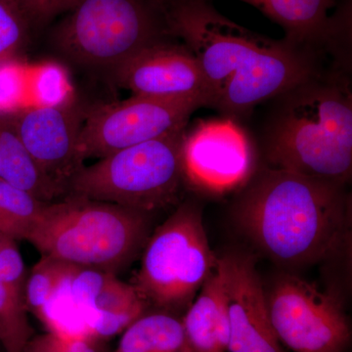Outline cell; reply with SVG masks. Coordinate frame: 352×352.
Wrapping results in <instances>:
<instances>
[{
    "instance_id": "cell-1",
    "label": "cell",
    "mask_w": 352,
    "mask_h": 352,
    "mask_svg": "<svg viewBox=\"0 0 352 352\" xmlns=\"http://www.w3.org/2000/svg\"><path fill=\"white\" fill-rule=\"evenodd\" d=\"M173 38L195 55L208 88V108L239 120L324 69L323 51L261 36L215 9L210 0H177L166 7Z\"/></svg>"
},
{
    "instance_id": "cell-2",
    "label": "cell",
    "mask_w": 352,
    "mask_h": 352,
    "mask_svg": "<svg viewBox=\"0 0 352 352\" xmlns=\"http://www.w3.org/2000/svg\"><path fill=\"white\" fill-rule=\"evenodd\" d=\"M240 226L271 261L300 266L340 251L349 231L344 186L266 166L243 187Z\"/></svg>"
},
{
    "instance_id": "cell-3",
    "label": "cell",
    "mask_w": 352,
    "mask_h": 352,
    "mask_svg": "<svg viewBox=\"0 0 352 352\" xmlns=\"http://www.w3.org/2000/svg\"><path fill=\"white\" fill-rule=\"evenodd\" d=\"M272 100L264 132L268 166L347 184L352 170L351 69L324 68Z\"/></svg>"
},
{
    "instance_id": "cell-4",
    "label": "cell",
    "mask_w": 352,
    "mask_h": 352,
    "mask_svg": "<svg viewBox=\"0 0 352 352\" xmlns=\"http://www.w3.org/2000/svg\"><path fill=\"white\" fill-rule=\"evenodd\" d=\"M147 214L116 204L69 196L61 203L44 205L27 241L43 256L115 273L147 240Z\"/></svg>"
},
{
    "instance_id": "cell-5",
    "label": "cell",
    "mask_w": 352,
    "mask_h": 352,
    "mask_svg": "<svg viewBox=\"0 0 352 352\" xmlns=\"http://www.w3.org/2000/svg\"><path fill=\"white\" fill-rule=\"evenodd\" d=\"M168 38L166 13L152 0H80L52 32L65 56L112 76L139 51Z\"/></svg>"
},
{
    "instance_id": "cell-6",
    "label": "cell",
    "mask_w": 352,
    "mask_h": 352,
    "mask_svg": "<svg viewBox=\"0 0 352 352\" xmlns=\"http://www.w3.org/2000/svg\"><path fill=\"white\" fill-rule=\"evenodd\" d=\"M186 127L82 166L69 180L67 192L146 214L168 207L185 182L182 143Z\"/></svg>"
},
{
    "instance_id": "cell-7",
    "label": "cell",
    "mask_w": 352,
    "mask_h": 352,
    "mask_svg": "<svg viewBox=\"0 0 352 352\" xmlns=\"http://www.w3.org/2000/svg\"><path fill=\"white\" fill-rule=\"evenodd\" d=\"M217 263L200 208L183 204L148 241L132 285L146 302L182 307L201 289Z\"/></svg>"
},
{
    "instance_id": "cell-8",
    "label": "cell",
    "mask_w": 352,
    "mask_h": 352,
    "mask_svg": "<svg viewBox=\"0 0 352 352\" xmlns=\"http://www.w3.org/2000/svg\"><path fill=\"white\" fill-rule=\"evenodd\" d=\"M205 107L197 99H161L132 95L131 98L87 109L76 144L83 164L131 146L184 129L190 117Z\"/></svg>"
},
{
    "instance_id": "cell-9",
    "label": "cell",
    "mask_w": 352,
    "mask_h": 352,
    "mask_svg": "<svg viewBox=\"0 0 352 352\" xmlns=\"http://www.w3.org/2000/svg\"><path fill=\"white\" fill-rule=\"evenodd\" d=\"M266 296L268 314L282 346L294 352H344L349 320L339 300L295 275L278 277Z\"/></svg>"
},
{
    "instance_id": "cell-10",
    "label": "cell",
    "mask_w": 352,
    "mask_h": 352,
    "mask_svg": "<svg viewBox=\"0 0 352 352\" xmlns=\"http://www.w3.org/2000/svg\"><path fill=\"white\" fill-rule=\"evenodd\" d=\"M184 182L197 191L222 196L243 188L256 170L254 141L239 120H198L182 143Z\"/></svg>"
},
{
    "instance_id": "cell-11",
    "label": "cell",
    "mask_w": 352,
    "mask_h": 352,
    "mask_svg": "<svg viewBox=\"0 0 352 352\" xmlns=\"http://www.w3.org/2000/svg\"><path fill=\"white\" fill-rule=\"evenodd\" d=\"M87 112L73 98L58 105L27 106L9 115L39 170L65 193L71 178L83 166L76 156V144Z\"/></svg>"
},
{
    "instance_id": "cell-12",
    "label": "cell",
    "mask_w": 352,
    "mask_h": 352,
    "mask_svg": "<svg viewBox=\"0 0 352 352\" xmlns=\"http://www.w3.org/2000/svg\"><path fill=\"white\" fill-rule=\"evenodd\" d=\"M173 38L139 51L113 73V80L132 95L197 99L208 107V85L198 60L184 43Z\"/></svg>"
},
{
    "instance_id": "cell-13",
    "label": "cell",
    "mask_w": 352,
    "mask_h": 352,
    "mask_svg": "<svg viewBox=\"0 0 352 352\" xmlns=\"http://www.w3.org/2000/svg\"><path fill=\"white\" fill-rule=\"evenodd\" d=\"M226 275L228 352H285L271 324L254 258L242 252L219 258Z\"/></svg>"
},
{
    "instance_id": "cell-14",
    "label": "cell",
    "mask_w": 352,
    "mask_h": 352,
    "mask_svg": "<svg viewBox=\"0 0 352 352\" xmlns=\"http://www.w3.org/2000/svg\"><path fill=\"white\" fill-rule=\"evenodd\" d=\"M71 289L90 336L102 340L124 332L144 314L147 303L133 285L108 271L78 267Z\"/></svg>"
},
{
    "instance_id": "cell-15",
    "label": "cell",
    "mask_w": 352,
    "mask_h": 352,
    "mask_svg": "<svg viewBox=\"0 0 352 352\" xmlns=\"http://www.w3.org/2000/svg\"><path fill=\"white\" fill-rule=\"evenodd\" d=\"M212 1V0H210ZM258 8L264 15L281 25L285 38L311 46L333 56L342 53L344 34L342 21L329 17L333 0H240Z\"/></svg>"
},
{
    "instance_id": "cell-16",
    "label": "cell",
    "mask_w": 352,
    "mask_h": 352,
    "mask_svg": "<svg viewBox=\"0 0 352 352\" xmlns=\"http://www.w3.org/2000/svg\"><path fill=\"white\" fill-rule=\"evenodd\" d=\"M190 352H226L229 314L223 268L217 263L182 320Z\"/></svg>"
},
{
    "instance_id": "cell-17",
    "label": "cell",
    "mask_w": 352,
    "mask_h": 352,
    "mask_svg": "<svg viewBox=\"0 0 352 352\" xmlns=\"http://www.w3.org/2000/svg\"><path fill=\"white\" fill-rule=\"evenodd\" d=\"M0 180L45 203L65 193L63 188L39 170L9 115H0Z\"/></svg>"
},
{
    "instance_id": "cell-18",
    "label": "cell",
    "mask_w": 352,
    "mask_h": 352,
    "mask_svg": "<svg viewBox=\"0 0 352 352\" xmlns=\"http://www.w3.org/2000/svg\"><path fill=\"white\" fill-rule=\"evenodd\" d=\"M115 352H186L182 321L168 314L141 315L122 332Z\"/></svg>"
},
{
    "instance_id": "cell-19",
    "label": "cell",
    "mask_w": 352,
    "mask_h": 352,
    "mask_svg": "<svg viewBox=\"0 0 352 352\" xmlns=\"http://www.w3.org/2000/svg\"><path fill=\"white\" fill-rule=\"evenodd\" d=\"M76 268L78 266L72 268L36 315L48 332L62 339L91 337L82 310L72 294V277Z\"/></svg>"
},
{
    "instance_id": "cell-20",
    "label": "cell",
    "mask_w": 352,
    "mask_h": 352,
    "mask_svg": "<svg viewBox=\"0 0 352 352\" xmlns=\"http://www.w3.org/2000/svg\"><path fill=\"white\" fill-rule=\"evenodd\" d=\"M45 201L3 180H0V235L27 240Z\"/></svg>"
},
{
    "instance_id": "cell-21",
    "label": "cell",
    "mask_w": 352,
    "mask_h": 352,
    "mask_svg": "<svg viewBox=\"0 0 352 352\" xmlns=\"http://www.w3.org/2000/svg\"><path fill=\"white\" fill-rule=\"evenodd\" d=\"M25 296L0 282V344L6 352H23L34 330L27 316Z\"/></svg>"
},
{
    "instance_id": "cell-22",
    "label": "cell",
    "mask_w": 352,
    "mask_h": 352,
    "mask_svg": "<svg viewBox=\"0 0 352 352\" xmlns=\"http://www.w3.org/2000/svg\"><path fill=\"white\" fill-rule=\"evenodd\" d=\"M74 266L58 259L43 256L32 268L29 279L25 281V302L27 309L36 316L58 285Z\"/></svg>"
},
{
    "instance_id": "cell-23",
    "label": "cell",
    "mask_w": 352,
    "mask_h": 352,
    "mask_svg": "<svg viewBox=\"0 0 352 352\" xmlns=\"http://www.w3.org/2000/svg\"><path fill=\"white\" fill-rule=\"evenodd\" d=\"M29 92L34 105L52 106L74 98L73 88L63 67L55 63L44 64L29 78Z\"/></svg>"
},
{
    "instance_id": "cell-24",
    "label": "cell",
    "mask_w": 352,
    "mask_h": 352,
    "mask_svg": "<svg viewBox=\"0 0 352 352\" xmlns=\"http://www.w3.org/2000/svg\"><path fill=\"white\" fill-rule=\"evenodd\" d=\"M29 25L15 0H0V64L12 61L24 47Z\"/></svg>"
},
{
    "instance_id": "cell-25",
    "label": "cell",
    "mask_w": 352,
    "mask_h": 352,
    "mask_svg": "<svg viewBox=\"0 0 352 352\" xmlns=\"http://www.w3.org/2000/svg\"><path fill=\"white\" fill-rule=\"evenodd\" d=\"M29 92L27 72L15 60L0 64V115L12 113L27 107Z\"/></svg>"
},
{
    "instance_id": "cell-26",
    "label": "cell",
    "mask_w": 352,
    "mask_h": 352,
    "mask_svg": "<svg viewBox=\"0 0 352 352\" xmlns=\"http://www.w3.org/2000/svg\"><path fill=\"white\" fill-rule=\"evenodd\" d=\"M0 282L25 296V265L16 241L6 239L0 248Z\"/></svg>"
},
{
    "instance_id": "cell-27",
    "label": "cell",
    "mask_w": 352,
    "mask_h": 352,
    "mask_svg": "<svg viewBox=\"0 0 352 352\" xmlns=\"http://www.w3.org/2000/svg\"><path fill=\"white\" fill-rule=\"evenodd\" d=\"M80 0H15L30 25H43L69 12Z\"/></svg>"
},
{
    "instance_id": "cell-28",
    "label": "cell",
    "mask_w": 352,
    "mask_h": 352,
    "mask_svg": "<svg viewBox=\"0 0 352 352\" xmlns=\"http://www.w3.org/2000/svg\"><path fill=\"white\" fill-rule=\"evenodd\" d=\"M54 338L59 352H103L100 344L102 340L96 339V338L62 339L56 336H54Z\"/></svg>"
},
{
    "instance_id": "cell-29",
    "label": "cell",
    "mask_w": 352,
    "mask_h": 352,
    "mask_svg": "<svg viewBox=\"0 0 352 352\" xmlns=\"http://www.w3.org/2000/svg\"><path fill=\"white\" fill-rule=\"evenodd\" d=\"M23 352H59L52 333L32 337Z\"/></svg>"
},
{
    "instance_id": "cell-30",
    "label": "cell",
    "mask_w": 352,
    "mask_h": 352,
    "mask_svg": "<svg viewBox=\"0 0 352 352\" xmlns=\"http://www.w3.org/2000/svg\"><path fill=\"white\" fill-rule=\"evenodd\" d=\"M155 3L157 4L161 8L164 9V11L166 10V7L170 6L173 2L177 1V0H152Z\"/></svg>"
},
{
    "instance_id": "cell-31",
    "label": "cell",
    "mask_w": 352,
    "mask_h": 352,
    "mask_svg": "<svg viewBox=\"0 0 352 352\" xmlns=\"http://www.w3.org/2000/svg\"><path fill=\"white\" fill-rule=\"evenodd\" d=\"M8 239V238L3 237V236L0 235V248L3 245L4 241Z\"/></svg>"
},
{
    "instance_id": "cell-32",
    "label": "cell",
    "mask_w": 352,
    "mask_h": 352,
    "mask_svg": "<svg viewBox=\"0 0 352 352\" xmlns=\"http://www.w3.org/2000/svg\"><path fill=\"white\" fill-rule=\"evenodd\" d=\"M186 352H190V351H186Z\"/></svg>"
}]
</instances>
